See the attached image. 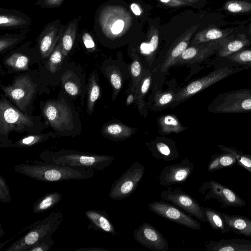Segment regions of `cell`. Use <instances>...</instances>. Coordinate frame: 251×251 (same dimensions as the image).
I'll return each mask as SVG.
<instances>
[{
    "mask_svg": "<svg viewBox=\"0 0 251 251\" xmlns=\"http://www.w3.org/2000/svg\"><path fill=\"white\" fill-rule=\"evenodd\" d=\"M13 169L21 174L45 182L88 179L94 176L95 172L93 169L66 167L38 160L16 165Z\"/></svg>",
    "mask_w": 251,
    "mask_h": 251,
    "instance_id": "6da1fadb",
    "label": "cell"
},
{
    "mask_svg": "<svg viewBox=\"0 0 251 251\" xmlns=\"http://www.w3.org/2000/svg\"><path fill=\"white\" fill-rule=\"evenodd\" d=\"M43 161L66 167H80L103 171L114 161L113 156L62 149L44 151L39 154Z\"/></svg>",
    "mask_w": 251,
    "mask_h": 251,
    "instance_id": "7a4b0ae2",
    "label": "cell"
},
{
    "mask_svg": "<svg viewBox=\"0 0 251 251\" xmlns=\"http://www.w3.org/2000/svg\"><path fill=\"white\" fill-rule=\"evenodd\" d=\"M129 14L122 7L106 5L99 7L95 15L94 29L106 38L115 39L123 34L131 24Z\"/></svg>",
    "mask_w": 251,
    "mask_h": 251,
    "instance_id": "3957f363",
    "label": "cell"
},
{
    "mask_svg": "<svg viewBox=\"0 0 251 251\" xmlns=\"http://www.w3.org/2000/svg\"><path fill=\"white\" fill-rule=\"evenodd\" d=\"M64 219L60 211L55 210L47 217L26 227L29 230L23 237L16 241L5 251H25L29 246L42 238L54 233Z\"/></svg>",
    "mask_w": 251,
    "mask_h": 251,
    "instance_id": "277c9868",
    "label": "cell"
},
{
    "mask_svg": "<svg viewBox=\"0 0 251 251\" xmlns=\"http://www.w3.org/2000/svg\"><path fill=\"white\" fill-rule=\"evenodd\" d=\"M248 69L236 65L229 60L228 63H220L208 74L191 82L176 93L175 101L186 100L222 79Z\"/></svg>",
    "mask_w": 251,
    "mask_h": 251,
    "instance_id": "5b68a950",
    "label": "cell"
},
{
    "mask_svg": "<svg viewBox=\"0 0 251 251\" xmlns=\"http://www.w3.org/2000/svg\"><path fill=\"white\" fill-rule=\"evenodd\" d=\"M213 113L236 114L251 112V88H244L221 93L208 107Z\"/></svg>",
    "mask_w": 251,
    "mask_h": 251,
    "instance_id": "8992f818",
    "label": "cell"
},
{
    "mask_svg": "<svg viewBox=\"0 0 251 251\" xmlns=\"http://www.w3.org/2000/svg\"><path fill=\"white\" fill-rule=\"evenodd\" d=\"M33 126L32 119L14 107L4 98L0 101V133L7 136L13 131L22 132Z\"/></svg>",
    "mask_w": 251,
    "mask_h": 251,
    "instance_id": "52a82bcc",
    "label": "cell"
},
{
    "mask_svg": "<svg viewBox=\"0 0 251 251\" xmlns=\"http://www.w3.org/2000/svg\"><path fill=\"white\" fill-rule=\"evenodd\" d=\"M145 170L143 164L135 162L113 183L109 197L113 200L121 201L129 197L137 189Z\"/></svg>",
    "mask_w": 251,
    "mask_h": 251,
    "instance_id": "ba28073f",
    "label": "cell"
},
{
    "mask_svg": "<svg viewBox=\"0 0 251 251\" xmlns=\"http://www.w3.org/2000/svg\"><path fill=\"white\" fill-rule=\"evenodd\" d=\"M199 191L203 196V201L210 199L217 200L221 203V208L242 207L246 204V202L232 190L215 180L203 182Z\"/></svg>",
    "mask_w": 251,
    "mask_h": 251,
    "instance_id": "9c48e42d",
    "label": "cell"
},
{
    "mask_svg": "<svg viewBox=\"0 0 251 251\" xmlns=\"http://www.w3.org/2000/svg\"><path fill=\"white\" fill-rule=\"evenodd\" d=\"M43 113L50 126L58 133L66 134L74 127L71 111L65 104L49 101L44 107Z\"/></svg>",
    "mask_w": 251,
    "mask_h": 251,
    "instance_id": "30bf717a",
    "label": "cell"
},
{
    "mask_svg": "<svg viewBox=\"0 0 251 251\" xmlns=\"http://www.w3.org/2000/svg\"><path fill=\"white\" fill-rule=\"evenodd\" d=\"M2 89L5 95L25 112L35 93L36 85L28 76L24 75L17 77L11 85L2 86Z\"/></svg>",
    "mask_w": 251,
    "mask_h": 251,
    "instance_id": "8fae6325",
    "label": "cell"
},
{
    "mask_svg": "<svg viewBox=\"0 0 251 251\" xmlns=\"http://www.w3.org/2000/svg\"><path fill=\"white\" fill-rule=\"evenodd\" d=\"M231 36L214 41L190 45L176 59L174 66L201 62L210 56L217 54L219 50Z\"/></svg>",
    "mask_w": 251,
    "mask_h": 251,
    "instance_id": "7c38bea8",
    "label": "cell"
},
{
    "mask_svg": "<svg viewBox=\"0 0 251 251\" xmlns=\"http://www.w3.org/2000/svg\"><path fill=\"white\" fill-rule=\"evenodd\" d=\"M150 211L165 219L193 229L200 230L201 225L192 216L163 201H154L148 205Z\"/></svg>",
    "mask_w": 251,
    "mask_h": 251,
    "instance_id": "4fadbf2b",
    "label": "cell"
},
{
    "mask_svg": "<svg viewBox=\"0 0 251 251\" xmlns=\"http://www.w3.org/2000/svg\"><path fill=\"white\" fill-rule=\"evenodd\" d=\"M160 196L163 200L181 208L200 221L207 222L203 207L201 206L195 199L180 189L172 188L164 190L160 193Z\"/></svg>",
    "mask_w": 251,
    "mask_h": 251,
    "instance_id": "5bb4252c",
    "label": "cell"
},
{
    "mask_svg": "<svg viewBox=\"0 0 251 251\" xmlns=\"http://www.w3.org/2000/svg\"><path fill=\"white\" fill-rule=\"evenodd\" d=\"M135 240L142 246L153 251H167L169 245L166 239L155 227L144 222L134 230Z\"/></svg>",
    "mask_w": 251,
    "mask_h": 251,
    "instance_id": "9a60e30c",
    "label": "cell"
},
{
    "mask_svg": "<svg viewBox=\"0 0 251 251\" xmlns=\"http://www.w3.org/2000/svg\"><path fill=\"white\" fill-rule=\"evenodd\" d=\"M66 25L59 19L54 20L44 27L38 38L39 51L42 58L49 57L59 41Z\"/></svg>",
    "mask_w": 251,
    "mask_h": 251,
    "instance_id": "2e32d148",
    "label": "cell"
},
{
    "mask_svg": "<svg viewBox=\"0 0 251 251\" xmlns=\"http://www.w3.org/2000/svg\"><path fill=\"white\" fill-rule=\"evenodd\" d=\"M194 166L187 158L178 164L166 166L159 176L160 184L170 186L185 182L192 174Z\"/></svg>",
    "mask_w": 251,
    "mask_h": 251,
    "instance_id": "e0dca14e",
    "label": "cell"
},
{
    "mask_svg": "<svg viewBox=\"0 0 251 251\" xmlns=\"http://www.w3.org/2000/svg\"><path fill=\"white\" fill-rule=\"evenodd\" d=\"M198 28V25L192 26L176 40L167 52L160 67L162 72H166L174 66L176 59L188 48L190 39Z\"/></svg>",
    "mask_w": 251,
    "mask_h": 251,
    "instance_id": "ac0fdd59",
    "label": "cell"
},
{
    "mask_svg": "<svg viewBox=\"0 0 251 251\" xmlns=\"http://www.w3.org/2000/svg\"><path fill=\"white\" fill-rule=\"evenodd\" d=\"M147 145L152 155L157 159L170 161L179 157L174 142L168 139L158 138Z\"/></svg>",
    "mask_w": 251,
    "mask_h": 251,
    "instance_id": "d6986e66",
    "label": "cell"
},
{
    "mask_svg": "<svg viewBox=\"0 0 251 251\" xmlns=\"http://www.w3.org/2000/svg\"><path fill=\"white\" fill-rule=\"evenodd\" d=\"M241 26L226 28H221L216 26L208 27L203 29L195 35L190 45H195L226 38L241 32Z\"/></svg>",
    "mask_w": 251,
    "mask_h": 251,
    "instance_id": "ffe728a7",
    "label": "cell"
},
{
    "mask_svg": "<svg viewBox=\"0 0 251 251\" xmlns=\"http://www.w3.org/2000/svg\"><path fill=\"white\" fill-rule=\"evenodd\" d=\"M206 251H251V241L245 239H223L208 241L205 243Z\"/></svg>",
    "mask_w": 251,
    "mask_h": 251,
    "instance_id": "44dd1931",
    "label": "cell"
},
{
    "mask_svg": "<svg viewBox=\"0 0 251 251\" xmlns=\"http://www.w3.org/2000/svg\"><path fill=\"white\" fill-rule=\"evenodd\" d=\"M85 214L90 222L88 229L100 230L112 235L118 234L105 211L89 209L85 211Z\"/></svg>",
    "mask_w": 251,
    "mask_h": 251,
    "instance_id": "7402d4cb",
    "label": "cell"
},
{
    "mask_svg": "<svg viewBox=\"0 0 251 251\" xmlns=\"http://www.w3.org/2000/svg\"><path fill=\"white\" fill-rule=\"evenodd\" d=\"M251 45V35L246 31L239 32L231 36L219 50L218 57L225 58L227 56L247 48Z\"/></svg>",
    "mask_w": 251,
    "mask_h": 251,
    "instance_id": "603a6c76",
    "label": "cell"
},
{
    "mask_svg": "<svg viewBox=\"0 0 251 251\" xmlns=\"http://www.w3.org/2000/svg\"><path fill=\"white\" fill-rule=\"evenodd\" d=\"M31 19L25 14L16 10L0 9V29L24 28L31 24Z\"/></svg>",
    "mask_w": 251,
    "mask_h": 251,
    "instance_id": "cb8c5ba5",
    "label": "cell"
},
{
    "mask_svg": "<svg viewBox=\"0 0 251 251\" xmlns=\"http://www.w3.org/2000/svg\"><path fill=\"white\" fill-rule=\"evenodd\" d=\"M230 231L247 237H251V219L237 215H228L220 212Z\"/></svg>",
    "mask_w": 251,
    "mask_h": 251,
    "instance_id": "d4e9b609",
    "label": "cell"
},
{
    "mask_svg": "<svg viewBox=\"0 0 251 251\" xmlns=\"http://www.w3.org/2000/svg\"><path fill=\"white\" fill-rule=\"evenodd\" d=\"M135 132V129L122 123H113L105 125L102 133L106 138L120 141L130 137Z\"/></svg>",
    "mask_w": 251,
    "mask_h": 251,
    "instance_id": "484cf974",
    "label": "cell"
},
{
    "mask_svg": "<svg viewBox=\"0 0 251 251\" xmlns=\"http://www.w3.org/2000/svg\"><path fill=\"white\" fill-rule=\"evenodd\" d=\"M79 21L75 18L66 25L60 39L62 45V53L65 56L69 54L75 43Z\"/></svg>",
    "mask_w": 251,
    "mask_h": 251,
    "instance_id": "4316f807",
    "label": "cell"
},
{
    "mask_svg": "<svg viewBox=\"0 0 251 251\" xmlns=\"http://www.w3.org/2000/svg\"><path fill=\"white\" fill-rule=\"evenodd\" d=\"M222 151L211 156V159L207 167L208 171L213 172L225 168L233 166L236 164V160L233 154L227 151Z\"/></svg>",
    "mask_w": 251,
    "mask_h": 251,
    "instance_id": "83f0119b",
    "label": "cell"
},
{
    "mask_svg": "<svg viewBox=\"0 0 251 251\" xmlns=\"http://www.w3.org/2000/svg\"><path fill=\"white\" fill-rule=\"evenodd\" d=\"M62 194L55 191L49 193L39 199L32 206L34 214L42 213L57 205L61 200Z\"/></svg>",
    "mask_w": 251,
    "mask_h": 251,
    "instance_id": "f1b7e54d",
    "label": "cell"
},
{
    "mask_svg": "<svg viewBox=\"0 0 251 251\" xmlns=\"http://www.w3.org/2000/svg\"><path fill=\"white\" fill-rule=\"evenodd\" d=\"M203 211L207 222L214 230L225 233L230 231L219 211L210 207H203Z\"/></svg>",
    "mask_w": 251,
    "mask_h": 251,
    "instance_id": "f546056e",
    "label": "cell"
},
{
    "mask_svg": "<svg viewBox=\"0 0 251 251\" xmlns=\"http://www.w3.org/2000/svg\"><path fill=\"white\" fill-rule=\"evenodd\" d=\"M160 131L164 134L171 133H178L184 131L186 127L182 126L175 115L167 114L159 118Z\"/></svg>",
    "mask_w": 251,
    "mask_h": 251,
    "instance_id": "4dcf8cb0",
    "label": "cell"
},
{
    "mask_svg": "<svg viewBox=\"0 0 251 251\" xmlns=\"http://www.w3.org/2000/svg\"><path fill=\"white\" fill-rule=\"evenodd\" d=\"M221 10L232 14L251 13V0H227Z\"/></svg>",
    "mask_w": 251,
    "mask_h": 251,
    "instance_id": "1f68e13d",
    "label": "cell"
},
{
    "mask_svg": "<svg viewBox=\"0 0 251 251\" xmlns=\"http://www.w3.org/2000/svg\"><path fill=\"white\" fill-rule=\"evenodd\" d=\"M61 81L65 91L70 95L76 96L80 92V81L73 72L67 71L61 77Z\"/></svg>",
    "mask_w": 251,
    "mask_h": 251,
    "instance_id": "d6a6232c",
    "label": "cell"
},
{
    "mask_svg": "<svg viewBox=\"0 0 251 251\" xmlns=\"http://www.w3.org/2000/svg\"><path fill=\"white\" fill-rule=\"evenodd\" d=\"M218 148L221 151L229 152L234 155L236 160V164L245 169L251 173V154L244 153L232 147H227L222 145H218Z\"/></svg>",
    "mask_w": 251,
    "mask_h": 251,
    "instance_id": "836d02e7",
    "label": "cell"
},
{
    "mask_svg": "<svg viewBox=\"0 0 251 251\" xmlns=\"http://www.w3.org/2000/svg\"><path fill=\"white\" fill-rule=\"evenodd\" d=\"M88 84L87 111L88 115H90L93 111L95 102L100 97V89L94 75L90 77Z\"/></svg>",
    "mask_w": 251,
    "mask_h": 251,
    "instance_id": "e575fe53",
    "label": "cell"
},
{
    "mask_svg": "<svg viewBox=\"0 0 251 251\" xmlns=\"http://www.w3.org/2000/svg\"><path fill=\"white\" fill-rule=\"evenodd\" d=\"M223 59H226L236 65L251 68V49L244 48Z\"/></svg>",
    "mask_w": 251,
    "mask_h": 251,
    "instance_id": "d590c367",
    "label": "cell"
},
{
    "mask_svg": "<svg viewBox=\"0 0 251 251\" xmlns=\"http://www.w3.org/2000/svg\"><path fill=\"white\" fill-rule=\"evenodd\" d=\"M65 57L62 53L61 43L59 40L55 49L50 55L47 65L48 70L51 73H56L60 69L62 61Z\"/></svg>",
    "mask_w": 251,
    "mask_h": 251,
    "instance_id": "8d00e7d4",
    "label": "cell"
},
{
    "mask_svg": "<svg viewBox=\"0 0 251 251\" xmlns=\"http://www.w3.org/2000/svg\"><path fill=\"white\" fill-rule=\"evenodd\" d=\"M5 63L14 70H26L28 69L29 58L22 52H16L7 58Z\"/></svg>",
    "mask_w": 251,
    "mask_h": 251,
    "instance_id": "74e56055",
    "label": "cell"
},
{
    "mask_svg": "<svg viewBox=\"0 0 251 251\" xmlns=\"http://www.w3.org/2000/svg\"><path fill=\"white\" fill-rule=\"evenodd\" d=\"M151 81V75L149 73L145 76L143 77L138 87L135 92V99L140 111L142 110L144 107V98L150 87Z\"/></svg>",
    "mask_w": 251,
    "mask_h": 251,
    "instance_id": "f35d334b",
    "label": "cell"
},
{
    "mask_svg": "<svg viewBox=\"0 0 251 251\" xmlns=\"http://www.w3.org/2000/svg\"><path fill=\"white\" fill-rule=\"evenodd\" d=\"M129 70L132 80L131 91L135 92L143 77L142 66L136 55L130 64Z\"/></svg>",
    "mask_w": 251,
    "mask_h": 251,
    "instance_id": "ab89813d",
    "label": "cell"
},
{
    "mask_svg": "<svg viewBox=\"0 0 251 251\" xmlns=\"http://www.w3.org/2000/svg\"><path fill=\"white\" fill-rule=\"evenodd\" d=\"M159 43V36L157 29L154 28L151 32L150 40L143 43L140 46L141 52L145 55L151 58L154 55Z\"/></svg>",
    "mask_w": 251,
    "mask_h": 251,
    "instance_id": "60d3db41",
    "label": "cell"
},
{
    "mask_svg": "<svg viewBox=\"0 0 251 251\" xmlns=\"http://www.w3.org/2000/svg\"><path fill=\"white\" fill-rule=\"evenodd\" d=\"M50 137L49 134H34L24 137L13 143V147H30L41 143Z\"/></svg>",
    "mask_w": 251,
    "mask_h": 251,
    "instance_id": "b9f144b4",
    "label": "cell"
},
{
    "mask_svg": "<svg viewBox=\"0 0 251 251\" xmlns=\"http://www.w3.org/2000/svg\"><path fill=\"white\" fill-rule=\"evenodd\" d=\"M108 77L113 89V97H116L123 84L122 77L119 70L115 67H112L109 72Z\"/></svg>",
    "mask_w": 251,
    "mask_h": 251,
    "instance_id": "7bdbcfd3",
    "label": "cell"
},
{
    "mask_svg": "<svg viewBox=\"0 0 251 251\" xmlns=\"http://www.w3.org/2000/svg\"><path fill=\"white\" fill-rule=\"evenodd\" d=\"M24 38L21 34H5L0 37V52H2L6 49L19 43Z\"/></svg>",
    "mask_w": 251,
    "mask_h": 251,
    "instance_id": "ee69618b",
    "label": "cell"
},
{
    "mask_svg": "<svg viewBox=\"0 0 251 251\" xmlns=\"http://www.w3.org/2000/svg\"><path fill=\"white\" fill-rule=\"evenodd\" d=\"M176 94L172 91L158 92L155 96L154 105L158 107H163L175 101Z\"/></svg>",
    "mask_w": 251,
    "mask_h": 251,
    "instance_id": "f6af8a7d",
    "label": "cell"
},
{
    "mask_svg": "<svg viewBox=\"0 0 251 251\" xmlns=\"http://www.w3.org/2000/svg\"><path fill=\"white\" fill-rule=\"evenodd\" d=\"M53 243L51 236H46L26 248L25 251H49Z\"/></svg>",
    "mask_w": 251,
    "mask_h": 251,
    "instance_id": "bcb514c9",
    "label": "cell"
},
{
    "mask_svg": "<svg viewBox=\"0 0 251 251\" xmlns=\"http://www.w3.org/2000/svg\"><path fill=\"white\" fill-rule=\"evenodd\" d=\"M0 201L4 203L12 201V197L8 184L5 179L0 175Z\"/></svg>",
    "mask_w": 251,
    "mask_h": 251,
    "instance_id": "7dc6e473",
    "label": "cell"
},
{
    "mask_svg": "<svg viewBox=\"0 0 251 251\" xmlns=\"http://www.w3.org/2000/svg\"><path fill=\"white\" fill-rule=\"evenodd\" d=\"M65 0H37L35 5L42 8H53L60 6Z\"/></svg>",
    "mask_w": 251,
    "mask_h": 251,
    "instance_id": "c3c4849f",
    "label": "cell"
},
{
    "mask_svg": "<svg viewBox=\"0 0 251 251\" xmlns=\"http://www.w3.org/2000/svg\"><path fill=\"white\" fill-rule=\"evenodd\" d=\"M82 39L85 48L88 50L93 51L95 50V43L92 35L89 32H83L82 35Z\"/></svg>",
    "mask_w": 251,
    "mask_h": 251,
    "instance_id": "681fc988",
    "label": "cell"
},
{
    "mask_svg": "<svg viewBox=\"0 0 251 251\" xmlns=\"http://www.w3.org/2000/svg\"><path fill=\"white\" fill-rule=\"evenodd\" d=\"M159 1L166 5L173 7L191 5L183 0H159Z\"/></svg>",
    "mask_w": 251,
    "mask_h": 251,
    "instance_id": "f907efd6",
    "label": "cell"
},
{
    "mask_svg": "<svg viewBox=\"0 0 251 251\" xmlns=\"http://www.w3.org/2000/svg\"><path fill=\"white\" fill-rule=\"evenodd\" d=\"M130 9L133 13L136 16H140L142 14V10L140 6L135 3H132L130 5Z\"/></svg>",
    "mask_w": 251,
    "mask_h": 251,
    "instance_id": "816d5d0a",
    "label": "cell"
},
{
    "mask_svg": "<svg viewBox=\"0 0 251 251\" xmlns=\"http://www.w3.org/2000/svg\"><path fill=\"white\" fill-rule=\"evenodd\" d=\"M76 251H109L100 247L80 248L75 250Z\"/></svg>",
    "mask_w": 251,
    "mask_h": 251,
    "instance_id": "f5cc1de1",
    "label": "cell"
},
{
    "mask_svg": "<svg viewBox=\"0 0 251 251\" xmlns=\"http://www.w3.org/2000/svg\"><path fill=\"white\" fill-rule=\"evenodd\" d=\"M135 98V94L134 92L131 91V93L127 96L126 99V105L128 106L132 103Z\"/></svg>",
    "mask_w": 251,
    "mask_h": 251,
    "instance_id": "db71d44e",
    "label": "cell"
},
{
    "mask_svg": "<svg viewBox=\"0 0 251 251\" xmlns=\"http://www.w3.org/2000/svg\"><path fill=\"white\" fill-rule=\"evenodd\" d=\"M246 32L251 35V23L247 27V28H246Z\"/></svg>",
    "mask_w": 251,
    "mask_h": 251,
    "instance_id": "11a10c76",
    "label": "cell"
},
{
    "mask_svg": "<svg viewBox=\"0 0 251 251\" xmlns=\"http://www.w3.org/2000/svg\"><path fill=\"white\" fill-rule=\"evenodd\" d=\"M185 1L188 2L190 4H194L197 3L199 0H183Z\"/></svg>",
    "mask_w": 251,
    "mask_h": 251,
    "instance_id": "9f6ffc18",
    "label": "cell"
},
{
    "mask_svg": "<svg viewBox=\"0 0 251 251\" xmlns=\"http://www.w3.org/2000/svg\"><path fill=\"white\" fill-rule=\"evenodd\" d=\"M0 237H1L3 236V234L4 233V231L3 230V229H2V228L1 226V225H0Z\"/></svg>",
    "mask_w": 251,
    "mask_h": 251,
    "instance_id": "6f0895ef",
    "label": "cell"
},
{
    "mask_svg": "<svg viewBox=\"0 0 251 251\" xmlns=\"http://www.w3.org/2000/svg\"></svg>",
    "mask_w": 251,
    "mask_h": 251,
    "instance_id": "680465c9",
    "label": "cell"
}]
</instances>
